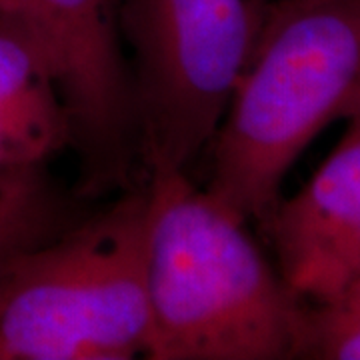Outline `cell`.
<instances>
[{
  "mask_svg": "<svg viewBox=\"0 0 360 360\" xmlns=\"http://www.w3.org/2000/svg\"><path fill=\"white\" fill-rule=\"evenodd\" d=\"M296 359L360 360V272L335 296L304 302Z\"/></svg>",
  "mask_w": 360,
  "mask_h": 360,
  "instance_id": "8",
  "label": "cell"
},
{
  "mask_svg": "<svg viewBox=\"0 0 360 360\" xmlns=\"http://www.w3.org/2000/svg\"><path fill=\"white\" fill-rule=\"evenodd\" d=\"M272 0H122L141 170L186 172L208 148L257 51Z\"/></svg>",
  "mask_w": 360,
  "mask_h": 360,
  "instance_id": "4",
  "label": "cell"
},
{
  "mask_svg": "<svg viewBox=\"0 0 360 360\" xmlns=\"http://www.w3.org/2000/svg\"><path fill=\"white\" fill-rule=\"evenodd\" d=\"M360 110V0H272L210 148L205 191L264 226L286 172L328 124Z\"/></svg>",
  "mask_w": 360,
  "mask_h": 360,
  "instance_id": "2",
  "label": "cell"
},
{
  "mask_svg": "<svg viewBox=\"0 0 360 360\" xmlns=\"http://www.w3.org/2000/svg\"><path fill=\"white\" fill-rule=\"evenodd\" d=\"M70 148L65 104L30 42L0 20V196L40 188V170Z\"/></svg>",
  "mask_w": 360,
  "mask_h": 360,
  "instance_id": "7",
  "label": "cell"
},
{
  "mask_svg": "<svg viewBox=\"0 0 360 360\" xmlns=\"http://www.w3.org/2000/svg\"><path fill=\"white\" fill-rule=\"evenodd\" d=\"M46 234L42 188L0 196V257L14 246Z\"/></svg>",
  "mask_w": 360,
  "mask_h": 360,
  "instance_id": "9",
  "label": "cell"
},
{
  "mask_svg": "<svg viewBox=\"0 0 360 360\" xmlns=\"http://www.w3.org/2000/svg\"><path fill=\"white\" fill-rule=\"evenodd\" d=\"M262 231L278 274L302 302H322L360 272V110L300 193L278 200Z\"/></svg>",
  "mask_w": 360,
  "mask_h": 360,
  "instance_id": "6",
  "label": "cell"
},
{
  "mask_svg": "<svg viewBox=\"0 0 360 360\" xmlns=\"http://www.w3.org/2000/svg\"><path fill=\"white\" fill-rule=\"evenodd\" d=\"M150 360L296 359L304 302L186 172L146 180Z\"/></svg>",
  "mask_w": 360,
  "mask_h": 360,
  "instance_id": "1",
  "label": "cell"
},
{
  "mask_svg": "<svg viewBox=\"0 0 360 360\" xmlns=\"http://www.w3.org/2000/svg\"><path fill=\"white\" fill-rule=\"evenodd\" d=\"M286 4H312V2H324V0H281Z\"/></svg>",
  "mask_w": 360,
  "mask_h": 360,
  "instance_id": "10",
  "label": "cell"
},
{
  "mask_svg": "<svg viewBox=\"0 0 360 360\" xmlns=\"http://www.w3.org/2000/svg\"><path fill=\"white\" fill-rule=\"evenodd\" d=\"M122 0H0V20L25 37L65 104L77 194L127 193L141 168L130 63L122 49Z\"/></svg>",
  "mask_w": 360,
  "mask_h": 360,
  "instance_id": "5",
  "label": "cell"
},
{
  "mask_svg": "<svg viewBox=\"0 0 360 360\" xmlns=\"http://www.w3.org/2000/svg\"><path fill=\"white\" fill-rule=\"evenodd\" d=\"M148 186L0 257V360H130L150 336Z\"/></svg>",
  "mask_w": 360,
  "mask_h": 360,
  "instance_id": "3",
  "label": "cell"
}]
</instances>
